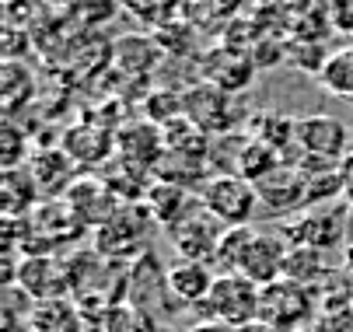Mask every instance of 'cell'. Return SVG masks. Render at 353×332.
Segmentation results:
<instances>
[{
  "label": "cell",
  "mask_w": 353,
  "mask_h": 332,
  "mask_svg": "<svg viewBox=\"0 0 353 332\" xmlns=\"http://www.w3.org/2000/svg\"><path fill=\"white\" fill-rule=\"evenodd\" d=\"M28 136L14 126V123H8L4 126V172H11V168H21V161H28Z\"/></svg>",
  "instance_id": "15"
},
{
  "label": "cell",
  "mask_w": 353,
  "mask_h": 332,
  "mask_svg": "<svg viewBox=\"0 0 353 332\" xmlns=\"http://www.w3.org/2000/svg\"><path fill=\"white\" fill-rule=\"evenodd\" d=\"M287 256H290V245L280 231H256L252 227V234H248V242H245L231 273H241L245 280L256 283V287H270V283L283 280Z\"/></svg>",
  "instance_id": "3"
},
{
  "label": "cell",
  "mask_w": 353,
  "mask_h": 332,
  "mask_svg": "<svg viewBox=\"0 0 353 332\" xmlns=\"http://www.w3.org/2000/svg\"><path fill=\"white\" fill-rule=\"evenodd\" d=\"M21 287H25V294H32V298H42V301H53V298H60L63 294V273H60V266L53 262V259H25V266H21Z\"/></svg>",
  "instance_id": "10"
},
{
  "label": "cell",
  "mask_w": 353,
  "mask_h": 332,
  "mask_svg": "<svg viewBox=\"0 0 353 332\" xmlns=\"http://www.w3.org/2000/svg\"><path fill=\"white\" fill-rule=\"evenodd\" d=\"M280 234L287 238L290 249H319L325 252L329 245L339 242V234H343V214L336 207H308V210H301L294 214Z\"/></svg>",
  "instance_id": "6"
},
{
  "label": "cell",
  "mask_w": 353,
  "mask_h": 332,
  "mask_svg": "<svg viewBox=\"0 0 353 332\" xmlns=\"http://www.w3.org/2000/svg\"><path fill=\"white\" fill-rule=\"evenodd\" d=\"M238 332H283V329H276V325L266 322V318H252V322H245Z\"/></svg>",
  "instance_id": "18"
},
{
  "label": "cell",
  "mask_w": 353,
  "mask_h": 332,
  "mask_svg": "<svg viewBox=\"0 0 353 332\" xmlns=\"http://www.w3.org/2000/svg\"><path fill=\"white\" fill-rule=\"evenodd\" d=\"M214 273L207 269V262H196V259H179L175 266H168V291L179 304H203L210 287H214Z\"/></svg>",
  "instance_id": "9"
},
{
  "label": "cell",
  "mask_w": 353,
  "mask_h": 332,
  "mask_svg": "<svg viewBox=\"0 0 353 332\" xmlns=\"http://www.w3.org/2000/svg\"><path fill=\"white\" fill-rule=\"evenodd\" d=\"M350 140H353V126H350Z\"/></svg>",
  "instance_id": "20"
},
{
  "label": "cell",
  "mask_w": 353,
  "mask_h": 332,
  "mask_svg": "<svg viewBox=\"0 0 353 332\" xmlns=\"http://www.w3.org/2000/svg\"><path fill=\"white\" fill-rule=\"evenodd\" d=\"M185 332H238V329H231V325H224V322H210V318H199V322H192Z\"/></svg>",
  "instance_id": "17"
},
{
  "label": "cell",
  "mask_w": 353,
  "mask_h": 332,
  "mask_svg": "<svg viewBox=\"0 0 353 332\" xmlns=\"http://www.w3.org/2000/svg\"><path fill=\"white\" fill-rule=\"evenodd\" d=\"M259 203L266 210H280V214H301L308 210V185L297 165H276L270 175H263L256 182Z\"/></svg>",
  "instance_id": "8"
},
{
  "label": "cell",
  "mask_w": 353,
  "mask_h": 332,
  "mask_svg": "<svg viewBox=\"0 0 353 332\" xmlns=\"http://www.w3.org/2000/svg\"><path fill=\"white\" fill-rule=\"evenodd\" d=\"M312 311V291L301 287L294 280H276L270 287H263V298H259V318L273 322L276 329H297L301 322L308 318Z\"/></svg>",
  "instance_id": "7"
},
{
  "label": "cell",
  "mask_w": 353,
  "mask_h": 332,
  "mask_svg": "<svg viewBox=\"0 0 353 332\" xmlns=\"http://www.w3.org/2000/svg\"><path fill=\"white\" fill-rule=\"evenodd\" d=\"M203 207L224 227H248L252 214H256V207H259L256 182H248L238 172H221L203 185Z\"/></svg>",
  "instance_id": "2"
},
{
  "label": "cell",
  "mask_w": 353,
  "mask_h": 332,
  "mask_svg": "<svg viewBox=\"0 0 353 332\" xmlns=\"http://www.w3.org/2000/svg\"><path fill=\"white\" fill-rule=\"evenodd\" d=\"M224 231H228V227H224L203 203H196L175 227H168L179 256H182V259H196V262L217 259V249H221Z\"/></svg>",
  "instance_id": "5"
},
{
  "label": "cell",
  "mask_w": 353,
  "mask_h": 332,
  "mask_svg": "<svg viewBox=\"0 0 353 332\" xmlns=\"http://www.w3.org/2000/svg\"><path fill=\"white\" fill-rule=\"evenodd\" d=\"M102 332H161V325L154 322V315L137 308L133 301H119L105 308Z\"/></svg>",
  "instance_id": "12"
},
{
  "label": "cell",
  "mask_w": 353,
  "mask_h": 332,
  "mask_svg": "<svg viewBox=\"0 0 353 332\" xmlns=\"http://www.w3.org/2000/svg\"><path fill=\"white\" fill-rule=\"evenodd\" d=\"M322 84L339 94V98L353 102V45L350 50H339L332 53L325 63H322Z\"/></svg>",
  "instance_id": "13"
},
{
  "label": "cell",
  "mask_w": 353,
  "mask_h": 332,
  "mask_svg": "<svg viewBox=\"0 0 353 332\" xmlns=\"http://www.w3.org/2000/svg\"><path fill=\"white\" fill-rule=\"evenodd\" d=\"M35 200V178H32V172L25 168H11V172H4V210L8 214H14V210H25L28 203Z\"/></svg>",
  "instance_id": "14"
},
{
  "label": "cell",
  "mask_w": 353,
  "mask_h": 332,
  "mask_svg": "<svg viewBox=\"0 0 353 332\" xmlns=\"http://www.w3.org/2000/svg\"><path fill=\"white\" fill-rule=\"evenodd\" d=\"M346 262H350V266H353V242H350V245H346Z\"/></svg>",
  "instance_id": "19"
},
{
  "label": "cell",
  "mask_w": 353,
  "mask_h": 332,
  "mask_svg": "<svg viewBox=\"0 0 353 332\" xmlns=\"http://www.w3.org/2000/svg\"><path fill=\"white\" fill-rule=\"evenodd\" d=\"M297 151L305 158H319V161H332L339 165L350 151V126L329 112H315V116H301L297 119Z\"/></svg>",
  "instance_id": "4"
},
{
  "label": "cell",
  "mask_w": 353,
  "mask_h": 332,
  "mask_svg": "<svg viewBox=\"0 0 353 332\" xmlns=\"http://www.w3.org/2000/svg\"><path fill=\"white\" fill-rule=\"evenodd\" d=\"M339 175H343V200H346L350 210H353V151L339 161Z\"/></svg>",
  "instance_id": "16"
},
{
  "label": "cell",
  "mask_w": 353,
  "mask_h": 332,
  "mask_svg": "<svg viewBox=\"0 0 353 332\" xmlns=\"http://www.w3.org/2000/svg\"><path fill=\"white\" fill-rule=\"evenodd\" d=\"M32 329L35 332H81V318H77V308L53 298V301H39L32 308Z\"/></svg>",
  "instance_id": "11"
},
{
  "label": "cell",
  "mask_w": 353,
  "mask_h": 332,
  "mask_svg": "<svg viewBox=\"0 0 353 332\" xmlns=\"http://www.w3.org/2000/svg\"><path fill=\"white\" fill-rule=\"evenodd\" d=\"M259 298H263V287H256V283L245 280L241 273H221L214 280L207 301L199 304L196 311H199V318L241 329L245 322L259 318Z\"/></svg>",
  "instance_id": "1"
}]
</instances>
